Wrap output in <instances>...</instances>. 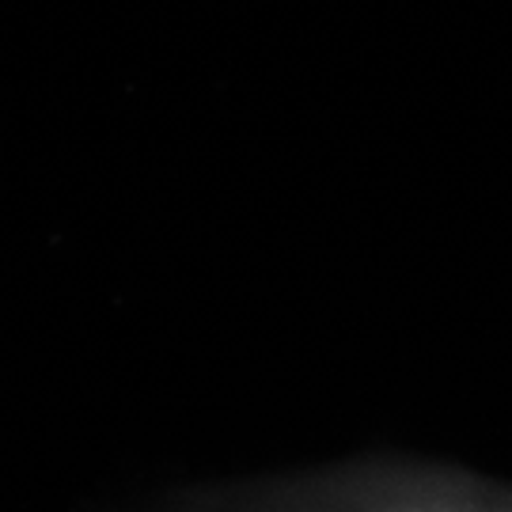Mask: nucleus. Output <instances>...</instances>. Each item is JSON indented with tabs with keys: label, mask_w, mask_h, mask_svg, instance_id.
<instances>
[{
	"label": "nucleus",
	"mask_w": 512,
	"mask_h": 512,
	"mask_svg": "<svg viewBox=\"0 0 512 512\" xmlns=\"http://www.w3.org/2000/svg\"><path fill=\"white\" fill-rule=\"evenodd\" d=\"M133 512H512V482L414 452H361L190 482Z\"/></svg>",
	"instance_id": "1"
}]
</instances>
